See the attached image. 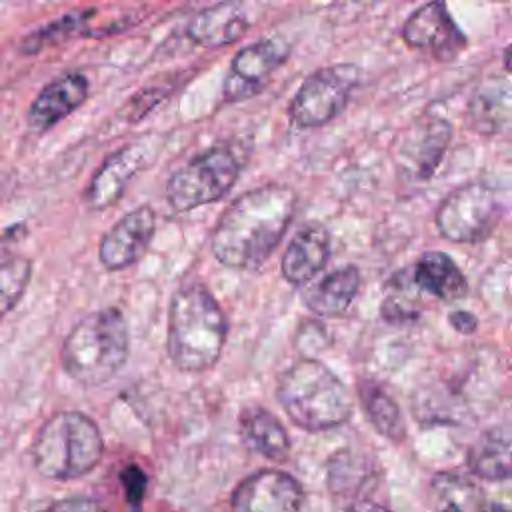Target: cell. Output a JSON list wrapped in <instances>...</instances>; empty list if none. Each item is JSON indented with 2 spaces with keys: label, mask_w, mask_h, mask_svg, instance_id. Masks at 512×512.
I'll return each instance as SVG.
<instances>
[{
  "label": "cell",
  "mask_w": 512,
  "mask_h": 512,
  "mask_svg": "<svg viewBox=\"0 0 512 512\" xmlns=\"http://www.w3.org/2000/svg\"><path fill=\"white\" fill-rule=\"evenodd\" d=\"M98 14L96 8H88V10H72L36 30H32L30 34H26L18 46V50L22 54H38L44 48L56 46L66 42L72 36H88V24L90 20Z\"/></svg>",
  "instance_id": "cell-24"
},
{
  "label": "cell",
  "mask_w": 512,
  "mask_h": 512,
  "mask_svg": "<svg viewBox=\"0 0 512 512\" xmlns=\"http://www.w3.org/2000/svg\"><path fill=\"white\" fill-rule=\"evenodd\" d=\"M380 314L386 322H394V324H400V322H408V320H416L418 318V312L414 308V302H410L408 298H402V296H388L384 302H382V308H380Z\"/></svg>",
  "instance_id": "cell-29"
},
{
  "label": "cell",
  "mask_w": 512,
  "mask_h": 512,
  "mask_svg": "<svg viewBox=\"0 0 512 512\" xmlns=\"http://www.w3.org/2000/svg\"><path fill=\"white\" fill-rule=\"evenodd\" d=\"M156 230V214L150 206H138L124 214L100 240V264L118 272L138 262L148 250Z\"/></svg>",
  "instance_id": "cell-14"
},
{
  "label": "cell",
  "mask_w": 512,
  "mask_h": 512,
  "mask_svg": "<svg viewBox=\"0 0 512 512\" xmlns=\"http://www.w3.org/2000/svg\"><path fill=\"white\" fill-rule=\"evenodd\" d=\"M296 210V192L278 182L238 196L218 218L210 248L214 258L236 270H258L276 250Z\"/></svg>",
  "instance_id": "cell-1"
},
{
  "label": "cell",
  "mask_w": 512,
  "mask_h": 512,
  "mask_svg": "<svg viewBox=\"0 0 512 512\" xmlns=\"http://www.w3.org/2000/svg\"><path fill=\"white\" fill-rule=\"evenodd\" d=\"M238 432L248 448L270 462H284L290 454V436L286 428L262 406H246L238 414Z\"/></svg>",
  "instance_id": "cell-20"
},
{
  "label": "cell",
  "mask_w": 512,
  "mask_h": 512,
  "mask_svg": "<svg viewBox=\"0 0 512 512\" xmlns=\"http://www.w3.org/2000/svg\"><path fill=\"white\" fill-rule=\"evenodd\" d=\"M450 324L462 332V334H470L474 328H476V318L470 314V312H464V310H456L450 314Z\"/></svg>",
  "instance_id": "cell-32"
},
{
  "label": "cell",
  "mask_w": 512,
  "mask_h": 512,
  "mask_svg": "<svg viewBox=\"0 0 512 512\" xmlns=\"http://www.w3.org/2000/svg\"><path fill=\"white\" fill-rule=\"evenodd\" d=\"M414 284L444 302H454L468 290L464 274L444 252H428L416 262Z\"/></svg>",
  "instance_id": "cell-22"
},
{
  "label": "cell",
  "mask_w": 512,
  "mask_h": 512,
  "mask_svg": "<svg viewBox=\"0 0 512 512\" xmlns=\"http://www.w3.org/2000/svg\"><path fill=\"white\" fill-rule=\"evenodd\" d=\"M162 94H164V92L158 90V88H146V90L138 92V94L132 98V102H130V110L136 112L132 120H138V118L144 116L152 106H156V104L164 98Z\"/></svg>",
  "instance_id": "cell-30"
},
{
  "label": "cell",
  "mask_w": 512,
  "mask_h": 512,
  "mask_svg": "<svg viewBox=\"0 0 512 512\" xmlns=\"http://www.w3.org/2000/svg\"><path fill=\"white\" fill-rule=\"evenodd\" d=\"M130 350L128 326L120 310L102 308L74 324L66 336L62 370L82 386H100L124 366Z\"/></svg>",
  "instance_id": "cell-4"
},
{
  "label": "cell",
  "mask_w": 512,
  "mask_h": 512,
  "mask_svg": "<svg viewBox=\"0 0 512 512\" xmlns=\"http://www.w3.org/2000/svg\"><path fill=\"white\" fill-rule=\"evenodd\" d=\"M504 204L486 182H468L450 192L436 212L438 232L452 242H478L498 224Z\"/></svg>",
  "instance_id": "cell-8"
},
{
  "label": "cell",
  "mask_w": 512,
  "mask_h": 512,
  "mask_svg": "<svg viewBox=\"0 0 512 512\" xmlns=\"http://www.w3.org/2000/svg\"><path fill=\"white\" fill-rule=\"evenodd\" d=\"M360 288V270L352 264L340 266L302 292L306 308L320 318L342 316Z\"/></svg>",
  "instance_id": "cell-19"
},
{
  "label": "cell",
  "mask_w": 512,
  "mask_h": 512,
  "mask_svg": "<svg viewBox=\"0 0 512 512\" xmlns=\"http://www.w3.org/2000/svg\"><path fill=\"white\" fill-rule=\"evenodd\" d=\"M450 124L442 118H428L414 126L398 144V162L414 178H430L450 142Z\"/></svg>",
  "instance_id": "cell-16"
},
{
  "label": "cell",
  "mask_w": 512,
  "mask_h": 512,
  "mask_svg": "<svg viewBox=\"0 0 512 512\" xmlns=\"http://www.w3.org/2000/svg\"><path fill=\"white\" fill-rule=\"evenodd\" d=\"M276 396L288 418L308 432L336 428L352 414L348 386L314 358L294 362L280 376Z\"/></svg>",
  "instance_id": "cell-3"
},
{
  "label": "cell",
  "mask_w": 512,
  "mask_h": 512,
  "mask_svg": "<svg viewBox=\"0 0 512 512\" xmlns=\"http://www.w3.org/2000/svg\"><path fill=\"white\" fill-rule=\"evenodd\" d=\"M120 484L124 488V496L128 504L138 508L144 502L146 490H148V476L144 474V470L136 464L124 466L120 472Z\"/></svg>",
  "instance_id": "cell-28"
},
{
  "label": "cell",
  "mask_w": 512,
  "mask_h": 512,
  "mask_svg": "<svg viewBox=\"0 0 512 512\" xmlns=\"http://www.w3.org/2000/svg\"><path fill=\"white\" fill-rule=\"evenodd\" d=\"M228 322L214 294L200 282L174 292L168 308L166 348L182 372L212 368L226 344Z\"/></svg>",
  "instance_id": "cell-2"
},
{
  "label": "cell",
  "mask_w": 512,
  "mask_h": 512,
  "mask_svg": "<svg viewBox=\"0 0 512 512\" xmlns=\"http://www.w3.org/2000/svg\"><path fill=\"white\" fill-rule=\"evenodd\" d=\"M290 50V44L280 36L262 38L240 48L224 78L222 98L226 102H242L262 92L272 74L290 58Z\"/></svg>",
  "instance_id": "cell-10"
},
{
  "label": "cell",
  "mask_w": 512,
  "mask_h": 512,
  "mask_svg": "<svg viewBox=\"0 0 512 512\" xmlns=\"http://www.w3.org/2000/svg\"><path fill=\"white\" fill-rule=\"evenodd\" d=\"M50 508L52 510H96V508H100V504L92 498H86V496H82V498L74 496V498H68V500L54 502Z\"/></svg>",
  "instance_id": "cell-31"
},
{
  "label": "cell",
  "mask_w": 512,
  "mask_h": 512,
  "mask_svg": "<svg viewBox=\"0 0 512 512\" xmlns=\"http://www.w3.org/2000/svg\"><path fill=\"white\" fill-rule=\"evenodd\" d=\"M504 66L512 72V44L506 48V52H504Z\"/></svg>",
  "instance_id": "cell-33"
},
{
  "label": "cell",
  "mask_w": 512,
  "mask_h": 512,
  "mask_svg": "<svg viewBox=\"0 0 512 512\" xmlns=\"http://www.w3.org/2000/svg\"><path fill=\"white\" fill-rule=\"evenodd\" d=\"M512 112V90L506 82L490 80L478 88L468 106L470 124L480 132H492Z\"/></svg>",
  "instance_id": "cell-25"
},
{
  "label": "cell",
  "mask_w": 512,
  "mask_h": 512,
  "mask_svg": "<svg viewBox=\"0 0 512 512\" xmlns=\"http://www.w3.org/2000/svg\"><path fill=\"white\" fill-rule=\"evenodd\" d=\"M152 156L154 144H148L144 138L112 152L94 172L84 192L86 206L90 210H106L108 206L116 204L132 178L148 164Z\"/></svg>",
  "instance_id": "cell-12"
},
{
  "label": "cell",
  "mask_w": 512,
  "mask_h": 512,
  "mask_svg": "<svg viewBox=\"0 0 512 512\" xmlns=\"http://www.w3.org/2000/svg\"><path fill=\"white\" fill-rule=\"evenodd\" d=\"M244 156L238 144H216L176 170L166 184V200L186 212L220 200L238 180Z\"/></svg>",
  "instance_id": "cell-6"
},
{
  "label": "cell",
  "mask_w": 512,
  "mask_h": 512,
  "mask_svg": "<svg viewBox=\"0 0 512 512\" xmlns=\"http://www.w3.org/2000/svg\"><path fill=\"white\" fill-rule=\"evenodd\" d=\"M248 28L250 20L238 2H218L194 14L186 34L202 48H220L244 38Z\"/></svg>",
  "instance_id": "cell-18"
},
{
  "label": "cell",
  "mask_w": 512,
  "mask_h": 512,
  "mask_svg": "<svg viewBox=\"0 0 512 512\" xmlns=\"http://www.w3.org/2000/svg\"><path fill=\"white\" fill-rule=\"evenodd\" d=\"M470 470L486 480H506L512 476V424L486 430L468 450Z\"/></svg>",
  "instance_id": "cell-21"
},
{
  "label": "cell",
  "mask_w": 512,
  "mask_h": 512,
  "mask_svg": "<svg viewBox=\"0 0 512 512\" xmlns=\"http://www.w3.org/2000/svg\"><path fill=\"white\" fill-rule=\"evenodd\" d=\"M330 258V234L320 222L302 226L290 240L282 256V276L294 284L312 280Z\"/></svg>",
  "instance_id": "cell-17"
},
{
  "label": "cell",
  "mask_w": 512,
  "mask_h": 512,
  "mask_svg": "<svg viewBox=\"0 0 512 512\" xmlns=\"http://www.w3.org/2000/svg\"><path fill=\"white\" fill-rule=\"evenodd\" d=\"M104 456V440L82 412H58L38 430L32 444V464L48 480H76L94 470Z\"/></svg>",
  "instance_id": "cell-5"
},
{
  "label": "cell",
  "mask_w": 512,
  "mask_h": 512,
  "mask_svg": "<svg viewBox=\"0 0 512 512\" xmlns=\"http://www.w3.org/2000/svg\"><path fill=\"white\" fill-rule=\"evenodd\" d=\"M360 84V68L350 62L314 70L296 90L288 118L296 128H318L334 120Z\"/></svg>",
  "instance_id": "cell-7"
},
{
  "label": "cell",
  "mask_w": 512,
  "mask_h": 512,
  "mask_svg": "<svg viewBox=\"0 0 512 512\" xmlns=\"http://www.w3.org/2000/svg\"><path fill=\"white\" fill-rule=\"evenodd\" d=\"M494 2H512V0H494Z\"/></svg>",
  "instance_id": "cell-34"
},
{
  "label": "cell",
  "mask_w": 512,
  "mask_h": 512,
  "mask_svg": "<svg viewBox=\"0 0 512 512\" xmlns=\"http://www.w3.org/2000/svg\"><path fill=\"white\" fill-rule=\"evenodd\" d=\"M402 40L440 62L454 60L466 46V36L444 0H430L414 10L402 26Z\"/></svg>",
  "instance_id": "cell-11"
},
{
  "label": "cell",
  "mask_w": 512,
  "mask_h": 512,
  "mask_svg": "<svg viewBox=\"0 0 512 512\" xmlns=\"http://www.w3.org/2000/svg\"><path fill=\"white\" fill-rule=\"evenodd\" d=\"M430 488L440 508L472 510L480 506V490L476 488V484H472L464 476L450 474V472L436 474L430 482Z\"/></svg>",
  "instance_id": "cell-26"
},
{
  "label": "cell",
  "mask_w": 512,
  "mask_h": 512,
  "mask_svg": "<svg viewBox=\"0 0 512 512\" xmlns=\"http://www.w3.org/2000/svg\"><path fill=\"white\" fill-rule=\"evenodd\" d=\"M304 490L300 482L284 470L264 468L244 478L232 492L230 506L234 510L256 512H288L300 510Z\"/></svg>",
  "instance_id": "cell-13"
},
{
  "label": "cell",
  "mask_w": 512,
  "mask_h": 512,
  "mask_svg": "<svg viewBox=\"0 0 512 512\" xmlns=\"http://www.w3.org/2000/svg\"><path fill=\"white\" fill-rule=\"evenodd\" d=\"M326 486L336 508L372 510L386 506L376 500L382 488V470L370 456L352 448L330 456L326 464Z\"/></svg>",
  "instance_id": "cell-9"
},
{
  "label": "cell",
  "mask_w": 512,
  "mask_h": 512,
  "mask_svg": "<svg viewBox=\"0 0 512 512\" xmlns=\"http://www.w3.org/2000/svg\"><path fill=\"white\" fill-rule=\"evenodd\" d=\"M358 398L366 412L368 422L374 426V430L392 440L400 442L404 440V420L402 412L396 404V400L376 382L370 378H362L358 382Z\"/></svg>",
  "instance_id": "cell-23"
},
{
  "label": "cell",
  "mask_w": 512,
  "mask_h": 512,
  "mask_svg": "<svg viewBox=\"0 0 512 512\" xmlns=\"http://www.w3.org/2000/svg\"><path fill=\"white\" fill-rule=\"evenodd\" d=\"M88 78L80 72H66L48 82L28 108L26 124L30 132L44 134L70 116L88 98Z\"/></svg>",
  "instance_id": "cell-15"
},
{
  "label": "cell",
  "mask_w": 512,
  "mask_h": 512,
  "mask_svg": "<svg viewBox=\"0 0 512 512\" xmlns=\"http://www.w3.org/2000/svg\"><path fill=\"white\" fill-rule=\"evenodd\" d=\"M32 276V262L26 256H18V254H10L4 252L2 254V264H0V286H2V294H0V312L2 316H6L22 298L28 282Z\"/></svg>",
  "instance_id": "cell-27"
}]
</instances>
